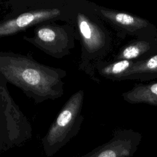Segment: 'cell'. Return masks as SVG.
Instances as JSON below:
<instances>
[{
  "mask_svg": "<svg viewBox=\"0 0 157 157\" xmlns=\"http://www.w3.org/2000/svg\"><path fill=\"white\" fill-rule=\"evenodd\" d=\"M124 101L130 104H147L157 105V82L136 84L121 94Z\"/></svg>",
  "mask_w": 157,
  "mask_h": 157,
  "instance_id": "cell-9",
  "label": "cell"
},
{
  "mask_svg": "<svg viewBox=\"0 0 157 157\" xmlns=\"http://www.w3.org/2000/svg\"><path fill=\"white\" fill-rule=\"evenodd\" d=\"M94 10L98 16L114 29L120 39H124L127 36L135 38L157 36V27L145 18L96 4H94Z\"/></svg>",
  "mask_w": 157,
  "mask_h": 157,
  "instance_id": "cell-6",
  "label": "cell"
},
{
  "mask_svg": "<svg viewBox=\"0 0 157 157\" xmlns=\"http://www.w3.org/2000/svg\"><path fill=\"white\" fill-rule=\"evenodd\" d=\"M156 53L157 36L149 38H135L121 47L113 56V60L137 62Z\"/></svg>",
  "mask_w": 157,
  "mask_h": 157,
  "instance_id": "cell-8",
  "label": "cell"
},
{
  "mask_svg": "<svg viewBox=\"0 0 157 157\" xmlns=\"http://www.w3.org/2000/svg\"><path fill=\"white\" fill-rule=\"evenodd\" d=\"M75 0L9 1L11 12L0 23V37L12 36L32 26L63 21L70 23Z\"/></svg>",
  "mask_w": 157,
  "mask_h": 157,
  "instance_id": "cell-3",
  "label": "cell"
},
{
  "mask_svg": "<svg viewBox=\"0 0 157 157\" xmlns=\"http://www.w3.org/2000/svg\"><path fill=\"white\" fill-rule=\"evenodd\" d=\"M1 77L20 89L36 104L55 100L64 93L66 71L37 62L31 56L1 52Z\"/></svg>",
  "mask_w": 157,
  "mask_h": 157,
  "instance_id": "cell-1",
  "label": "cell"
},
{
  "mask_svg": "<svg viewBox=\"0 0 157 157\" xmlns=\"http://www.w3.org/2000/svg\"><path fill=\"white\" fill-rule=\"evenodd\" d=\"M134 63V61L128 60L107 61L104 59L96 64L94 70L102 77L113 81H120Z\"/></svg>",
  "mask_w": 157,
  "mask_h": 157,
  "instance_id": "cell-10",
  "label": "cell"
},
{
  "mask_svg": "<svg viewBox=\"0 0 157 157\" xmlns=\"http://www.w3.org/2000/svg\"><path fill=\"white\" fill-rule=\"evenodd\" d=\"M75 30L77 39L81 45L78 69L96 83V64L104 60L113 47V38L104 22L98 16L94 3L75 0L70 23Z\"/></svg>",
  "mask_w": 157,
  "mask_h": 157,
  "instance_id": "cell-2",
  "label": "cell"
},
{
  "mask_svg": "<svg viewBox=\"0 0 157 157\" xmlns=\"http://www.w3.org/2000/svg\"><path fill=\"white\" fill-rule=\"evenodd\" d=\"M84 91L73 93L62 107L56 118L42 139L45 155H55L78 133L84 120L82 113Z\"/></svg>",
  "mask_w": 157,
  "mask_h": 157,
  "instance_id": "cell-4",
  "label": "cell"
},
{
  "mask_svg": "<svg viewBox=\"0 0 157 157\" xmlns=\"http://www.w3.org/2000/svg\"><path fill=\"white\" fill-rule=\"evenodd\" d=\"M157 78V53L140 61L134 62L124 74L122 80H139L148 81Z\"/></svg>",
  "mask_w": 157,
  "mask_h": 157,
  "instance_id": "cell-11",
  "label": "cell"
},
{
  "mask_svg": "<svg viewBox=\"0 0 157 157\" xmlns=\"http://www.w3.org/2000/svg\"><path fill=\"white\" fill-rule=\"evenodd\" d=\"M23 39L47 55L61 59L70 55L75 47L77 34L69 23L48 22L35 26L33 36H23Z\"/></svg>",
  "mask_w": 157,
  "mask_h": 157,
  "instance_id": "cell-5",
  "label": "cell"
},
{
  "mask_svg": "<svg viewBox=\"0 0 157 157\" xmlns=\"http://www.w3.org/2000/svg\"><path fill=\"white\" fill-rule=\"evenodd\" d=\"M142 135L132 129H118L107 142L78 157H132L137 151Z\"/></svg>",
  "mask_w": 157,
  "mask_h": 157,
  "instance_id": "cell-7",
  "label": "cell"
}]
</instances>
